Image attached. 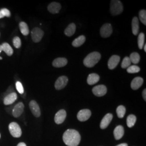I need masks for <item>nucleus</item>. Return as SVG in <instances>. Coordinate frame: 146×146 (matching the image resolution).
I'll list each match as a JSON object with an SVG mask.
<instances>
[{
    "instance_id": "nucleus-23",
    "label": "nucleus",
    "mask_w": 146,
    "mask_h": 146,
    "mask_svg": "<svg viewBox=\"0 0 146 146\" xmlns=\"http://www.w3.org/2000/svg\"><path fill=\"white\" fill-rule=\"evenodd\" d=\"M86 41V37L84 35H81L78 36V38L75 39L72 42V45L73 47H80L84 44Z\"/></svg>"
},
{
    "instance_id": "nucleus-9",
    "label": "nucleus",
    "mask_w": 146,
    "mask_h": 146,
    "mask_svg": "<svg viewBox=\"0 0 146 146\" xmlns=\"http://www.w3.org/2000/svg\"><path fill=\"white\" fill-rule=\"evenodd\" d=\"M91 111L89 110H80L78 113L77 117L80 121L84 122L88 120L91 116Z\"/></svg>"
},
{
    "instance_id": "nucleus-8",
    "label": "nucleus",
    "mask_w": 146,
    "mask_h": 146,
    "mask_svg": "<svg viewBox=\"0 0 146 146\" xmlns=\"http://www.w3.org/2000/svg\"><path fill=\"white\" fill-rule=\"evenodd\" d=\"M93 94L98 97L103 96L107 93V89L104 85H99L94 87L92 89Z\"/></svg>"
},
{
    "instance_id": "nucleus-25",
    "label": "nucleus",
    "mask_w": 146,
    "mask_h": 146,
    "mask_svg": "<svg viewBox=\"0 0 146 146\" xmlns=\"http://www.w3.org/2000/svg\"><path fill=\"white\" fill-rule=\"evenodd\" d=\"M2 47L3 51L5 52L8 56H11L13 55L14 52L13 49L8 43H3L2 44Z\"/></svg>"
},
{
    "instance_id": "nucleus-17",
    "label": "nucleus",
    "mask_w": 146,
    "mask_h": 146,
    "mask_svg": "<svg viewBox=\"0 0 146 146\" xmlns=\"http://www.w3.org/2000/svg\"><path fill=\"white\" fill-rule=\"evenodd\" d=\"M17 98V95L15 93H11L6 96L4 100L3 103L5 105H9L13 104Z\"/></svg>"
},
{
    "instance_id": "nucleus-30",
    "label": "nucleus",
    "mask_w": 146,
    "mask_h": 146,
    "mask_svg": "<svg viewBox=\"0 0 146 146\" xmlns=\"http://www.w3.org/2000/svg\"><path fill=\"white\" fill-rule=\"evenodd\" d=\"M140 67L136 65L129 66L128 68H127V72L128 73H131V74L138 73L140 72Z\"/></svg>"
},
{
    "instance_id": "nucleus-4",
    "label": "nucleus",
    "mask_w": 146,
    "mask_h": 146,
    "mask_svg": "<svg viewBox=\"0 0 146 146\" xmlns=\"http://www.w3.org/2000/svg\"><path fill=\"white\" fill-rule=\"evenodd\" d=\"M9 130L11 135L14 137H20L22 135L21 128L16 122H11L9 124Z\"/></svg>"
},
{
    "instance_id": "nucleus-31",
    "label": "nucleus",
    "mask_w": 146,
    "mask_h": 146,
    "mask_svg": "<svg viewBox=\"0 0 146 146\" xmlns=\"http://www.w3.org/2000/svg\"><path fill=\"white\" fill-rule=\"evenodd\" d=\"M131 61L130 58L128 57H125L123 58L122 63H121V67L122 68H128L131 66Z\"/></svg>"
},
{
    "instance_id": "nucleus-34",
    "label": "nucleus",
    "mask_w": 146,
    "mask_h": 146,
    "mask_svg": "<svg viewBox=\"0 0 146 146\" xmlns=\"http://www.w3.org/2000/svg\"><path fill=\"white\" fill-rule=\"evenodd\" d=\"M13 43L16 48H20L21 46V39L19 37L16 36L13 38Z\"/></svg>"
},
{
    "instance_id": "nucleus-40",
    "label": "nucleus",
    "mask_w": 146,
    "mask_h": 146,
    "mask_svg": "<svg viewBox=\"0 0 146 146\" xmlns=\"http://www.w3.org/2000/svg\"><path fill=\"white\" fill-rule=\"evenodd\" d=\"M144 50H145V52H146V44H145V46H144Z\"/></svg>"
},
{
    "instance_id": "nucleus-13",
    "label": "nucleus",
    "mask_w": 146,
    "mask_h": 146,
    "mask_svg": "<svg viewBox=\"0 0 146 146\" xmlns=\"http://www.w3.org/2000/svg\"><path fill=\"white\" fill-rule=\"evenodd\" d=\"M120 57L118 55H113L110 58L108 62V66L110 69H114L120 62Z\"/></svg>"
},
{
    "instance_id": "nucleus-36",
    "label": "nucleus",
    "mask_w": 146,
    "mask_h": 146,
    "mask_svg": "<svg viewBox=\"0 0 146 146\" xmlns=\"http://www.w3.org/2000/svg\"><path fill=\"white\" fill-rule=\"evenodd\" d=\"M142 96L143 99L145 100V101H146V90L144 89L143 92H142Z\"/></svg>"
},
{
    "instance_id": "nucleus-24",
    "label": "nucleus",
    "mask_w": 146,
    "mask_h": 146,
    "mask_svg": "<svg viewBox=\"0 0 146 146\" xmlns=\"http://www.w3.org/2000/svg\"><path fill=\"white\" fill-rule=\"evenodd\" d=\"M19 27H20V29L21 33L23 35L27 36L29 34V28H28V26L26 23H25L24 22H21L19 24Z\"/></svg>"
},
{
    "instance_id": "nucleus-6",
    "label": "nucleus",
    "mask_w": 146,
    "mask_h": 146,
    "mask_svg": "<svg viewBox=\"0 0 146 146\" xmlns=\"http://www.w3.org/2000/svg\"><path fill=\"white\" fill-rule=\"evenodd\" d=\"M113 33V28L110 23H106L100 29V35L102 37H110Z\"/></svg>"
},
{
    "instance_id": "nucleus-18",
    "label": "nucleus",
    "mask_w": 146,
    "mask_h": 146,
    "mask_svg": "<svg viewBox=\"0 0 146 146\" xmlns=\"http://www.w3.org/2000/svg\"><path fill=\"white\" fill-rule=\"evenodd\" d=\"M143 82V80L141 77H136L131 82V88L133 90H137L141 87Z\"/></svg>"
},
{
    "instance_id": "nucleus-22",
    "label": "nucleus",
    "mask_w": 146,
    "mask_h": 146,
    "mask_svg": "<svg viewBox=\"0 0 146 146\" xmlns=\"http://www.w3.org/2000/svg\"><path fill=\"white\" fill-rule=\"evenodd\" d=\"M76 31V26L74 23H71L68 25L64 31V34L67 36H72Z\"/></svg>"
},
{
    "instance_id": "nucleus-39",
    "label": "nucleus",
    "mask_w": 146,
    "mask_h": 146,
    "mask_svg": "<svg viewBox=\"0 0 146 146\" xmlns=\"http://www.w3.org/2000/svg\"><path fill=\"white\" fill-rule=\"evenodd\" d=\"M2 51H3V50H2V45H0V53Z\"/></svg>"
},
{
    "instance_id": "nucleus-12",
    "label": "nucleus",
    "mask_w": 146,
    "mask_h": 146,
    "mask_svg": "<svg viewBox=\"0 0 146 146\" xmlns=\"http://www.w3.org/2000/svg\"><path fill=\"white\" fill-rule=\"evenodd\" d=\"M24 104L22 102H19L16 105L13 110V115L15 117H19L23 113L24 110Z\"/></svg>"
},
{
    "instance_id": "nucleus-7",
    "label": "nucleus",
    "mask_w": 146,
    "mask_h": 146,
    "mask_svg": "<svg viewBox=\"0 0 146 146\" xmlns=\"http://www.w3.org/2000/svg\"><path fill=\"white\" fill-rule=\"evenodd\" d=\"M68 79L65 76H62L57 79L55 84V87L57 90H61L64 88L68 83Z\"/></svg>"
},
{
    "instance_id": "nucleus-2",
    "label": "nucleus",
    "mask_w": 146,
    "mask_h": 146,
    "mask_svg": "<svg viewBox=\"0 0 146 146\" xmlns=\"http://www.w3.org/2000/svg\"><path fill=\"white\" fill-rule=\"evenodd\" d=\"M101 57V54L99 52H91L84 59V64L87 67H93L99 61Z\"/></svg>"
},
{
    "instance_id": "nucleus-28",
    "label": "nucleus",
    "mask_w": 146,
    "mask_h": 146,
    "mask_svg": "<svg viewBox=\"0 0 146 146\" xmlns=\"http://www.w3.org/2000/svg\"><path fill=\"white\" fill-rule=\"evenodd\" d=\"M116 113L119 118H123L125 115V107L123 106H119L116 109Z\"/></svg>"
},
{
    "instance_id": "nucleus-32",
    "label": "nucleus",
    "mask_w": 146,
    "mask_h": 146,
    "mask_svg": "<svg viewBox=\"0 0 146 146\" xmlns=\"http://www.w3.org/2000/svg\"><path fill=\"white\" fill-rule=\"evenodd\" d=\"M139 18L141 22L146 25V10H141L139 12Z\"/></svg>"
},
{
    "instance_id": "nucleus-20",
    "label": "nucleus",
    "mask_w": 146,
    "mask_h": 146,
    "mask_svg": "<svg viewBox=\"0 0 146 146\" xmlns=\"http://www.w3.org/2000/svg\"><path fill=\"white\" fill-rule=\"evenodd\" d=\"M99 80V75L95 73H92L89 75L87 82L89 85H93L98 82Z\"/></svg>"
},
{
    "instance_id": "nucleus-42",
    "label": "nucleus",
    "mask_w": 146,
    "mask_h": 146,
    "mask_svg": "<svg viewBox=\"0 0 146 146\" xmlns=\"http://www.w3.org/2000/svg\"><path fill=\"white\" fill-rule=\"evenodd\" d=\"M0 138H1V134H0Z\"/></svg>"
},
{
    "instance_id": "nucleus-1",
    "label": "nucleus",
    "mask_w": 146,
    "mask_h": 146,
    "mask_svg": "<svg viewBox=\"0 0 146 146\" xmlns=\"http://www.w3.org/2000/svg\"><path fill=\"white\" fill-rule=\"evenodd\" d=\"M63 140L68 146H78L80 142L81 136L75 129H68L63 135Z\"/></svg>"
},
{
    "instance_id": "nucleus-11",
    "label": "nucleus",
    "mask_w": 146,
    "mask_h": 146,
    "mask_svg": "<svg viewBox=\"0 0 146 146\" xmlns=\"http://www.w3.org/2000/svg\"><path fill=\"white\" fill-rule=\"evenodd\" d=\"M67 113L64 110H60L55 114L54 120L56 124H61L64 122L66 118Z\"/></svg>"
},
{
    "instance_id": "nucleus-16",
    "label": "nucleus",
    "mask_w": 146,
    "mask_h": 146,
    "mask_svg": "<svg viewBox=\"0 0 146 146\" xmlns=\"http://www.w3.org/2000/svg\"><path fill=\"white\" fill-rule=\"evenodd\" d=\"M68 61L66 58H58L55 59L52 62V66L54 67L60 68L67 65Z\"/></svg>"
},
{
    "instance_id": "nucleus-37",
    "label": "nucleus",
    "mask_w": 146,
    "mask_h": 146,
    "mask_svg": "<svg viewBox=\"0 0 146 146\" xmlns=\"http://www.w3.org/2000/svg\"><path fill=\"white\" fill-rule=\"evenodd\" d=\"M17 146H27L26 145L24 142H20L19 143Z\"/></svg>"
},
{
    "instance_id": "nucleus-29",
    "label": "nucleus",
    "mask_w": 146,
    "mask_h": 146,
    "mask_svg": "<svg viewBox=\"0 0 146 146\" xmlns=\"http://www.w3.org/2000/svg\"><path fill=\"white\" fill-rule=\"evenodd\" d=\"M137 43H138V47L140 49H142L144 46L145 43V34L143 33H141L137 39Z\"/></svg>"
},
{
    "instance_id": "nucleus-41",
    "label": "nucleus",
    "mask_w": 146,
    "mask_h": 146,
    "mask_svg": "<svg viewBox=\"0 0 146 146\" xmlns=\"http://www.w3.org/2000/svg\"><path fill=\"white\" fill-rule=\"evenodd\" d=\"M0 60H2V57H0Z\"/></svg>"
},
{
    "instance_id": "nucleus-21",
    "label": "nucleus",
    "mask_w": 146,
    "mask_h": 146,
    "mask_svg": "<svg viewBox=\"0 0 146 146\" xmlns=\"http://www.w3.org/2000/svg\"><path fill=\"white\" fill-rule=\"evenodd\" d=\"M131 25H132L133 34L134 35H137L139 33V21L137 17H134L133 19Z\"/></svg>"
},
{
    "instance_id": "nucleus-38",
    "label": "nucleus",
    "mask_w": 146,
    "mask_h": 146,
    "mask_svg": "<svg viewBox=\"0 0 146 146\" xmlns=\"http://www.w3.org/2000/svg\"><path fill=\"white\" fill-rule=\"evenodd\" d=\"M116 146H128V145L127 143H121Z\"/></svg>"
},
{
    "instance_id": "nucleus-27",
    "label": "nucleus",
    "mask_w": 146,
    "mask_h": 146,
    "mask_svg": "<svg viewBox=\"0 0 146 146\" xmlns=\"http://www.w3.org/2000/svg\"><path fill=\"white\" fill-rule=\"evenodd\" d=\"M129 58L131 62L134 64H137L140 60V56L137 52H134L131 54Z\"/></svg>"
},
{
    "instance_id": "nucleus-5",
    "label": "nucleus",
    "mask_w": 146,
    "mask_h": 146,
    "mask_svg": "<svg viewBox=\"0 0 146 146\" xmlns=\"http://www.w3.org/2000/svg\"><path fill=\"white\" fill-rule=\"evenodd\" d=\"M32 40L35 43L39 42L44 35V32L39 28H34L31 32Z\"/></svg>"
},
{
    "instance_id": "nucleus-35",
    "label": "nucleus",
    "mask_w": 146,
    "mask_h": 146,
    "mask_svg": "<svg viewBox=\"0 0 146 146\" xmlns=\"http://www.w3.org/2000/svg\"><path fill=\"white\" fill-rule=\"evenodd\" d=\"M16 87L17 90L18 91V92L20 94H23V93H24L23 87L22 84H21L20 81H17L16 82Z\"/></svg>"
},
{
    "instance_id": "nucleus-26",
    "label": "nucleus",
    "mask_w": 146,
    "mask_h": 146,
    "mask_svg": "<svg viewBox=\"0 0 146 146\" xmlns=\"http://www.w3.org/2000/svg\"><path fill=\"white\" fill-rule=\"evenodd\" d=\"M136 121V117L135 115L133 114L129 115L127 119V124L128 127L129 128L133 127Z\"/></svg>"
},
{
    "instance_id": "nucleus-14",
    "label": "nucleus",
    "mask_w": 146,
    "mask_h": 146,
    "mask_svg": "<svg viewBox=\"0 0 146 146\" xmlns=\"http://www.w3.org/2000/svg\"><path fill=\"white\" fill-rule=\"evenodd\" d=\"M113 119V115L111 114H107L104 116V118L100 123V128L101 129L106 128L110 125L111 121Z\"/></svg>"
},
{
    "instance_id": "nucleus-33",
    "label": "nucleus",
    "mask_w": 146,
    "mask_h": 146,
    "mask_svg": "<svg viewBox=\"0 0 146 146\" xmlns=\"http://www.w3.org/2000/svg\"><path fill=\"white\" fill-rule=\"evenodd\" d=\"M11 15V12L8 9L6 8H3L0 10V19L3 18L5 17H9Z\"/></svg>"
},
{
    "instance_id": "nucleus-19",
    "label": "nucleus",
    "mask_w": 146,
    "mask_h": 146,
    "mask_svg": "<svg viewBox=\"0 0 146 146\" xmlns=\"http://www.w3.org/2000/svg\"><path fill=\"white\" fill-rule=\"evenodd\" d=\"M124 134V129L122 125L117 126L114 131V135L116 140H120Z\"/></svg>"
},
{
    "instance_id": "nucleus-10",
    "label": "nucleus",
    "mask_w": 146,
    "mask_h": 146,
    "mask_svg": "<svg viewBox=\"0 0 146 146\" xmlns=\"http://www.w3.org/2000/svg\"><path fill=\"white\" fill-rule=\"evenodd\" d=\"M29 108L33 113L35 117H38L41 115V111L38 104L34 100L31 101L29 103Z\"/></svg>"
},
{
    "instance_id": "nucleus-15",
    "label": "nucleus",
    "mask_w": 146,
    "mask_h": 146,
    "mask_svg": "<svg viewBox=\"0 0 146 146\" xmlns=\"http://www.w3.org/2000/svg\"><path fill=\"white\" fill-rule=\"evenodd\" d=\"M61 9V5L58 2H52L48 6V10L52 14H58Z\"/></svg>"
},
{
    "instance_id": "nucleus-3",
    "label": "nucleus",
    "mask_w": 146,
    "mask_h": 146,
    "mask_svg": "<svg viewBox=\"0 0 146 146\" xmlns=\"http://www.w3.org/2000/svg\"><path fill=\"white\" fill-rule=\"evenodd\" d=\"M110 12L113 15H117L123 11V5L120 1L113 0L110 2Z\"/></svg>"
}]
</instances>
